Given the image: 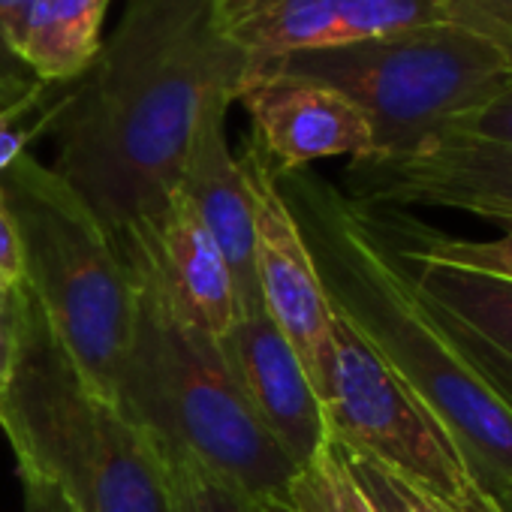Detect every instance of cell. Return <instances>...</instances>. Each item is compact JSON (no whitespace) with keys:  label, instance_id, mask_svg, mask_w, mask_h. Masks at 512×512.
<instances>
[{"label":"cell","instance_id":"23","mask_svg":"<svg viewBox=\"0 0 512 512\" xmlns=\"http://www.w3.org/2000/svg\"><path fill=\"white\" fill-rule=\"evenodd\" d=\"M446 133H464L473 139H485V142H497V145L512 148V76L482 109L461 118Z\"/></svg>","mask_w":512,"mask_h":512},{"label":"cell","instance_id":"13","mask_svg":"<svg viewBox=\"0 0 512 512\" xmlns=\"http://www.w3.org/2000/svg\"><path fill=\"white\" fill-rule=\"evenodd\" d=\"M217 341L253 416L296 470L305 467L332 434L323 401L296 347L269 317L266 305L238 311Z\"/></svg>","mask_w":512,"mask_h":512},{"label":"cell","instance_id":"3","mask_svg":"<svg viewBox=\"0 0 512 512\" xmlns=\"http://www.w3.org/2000/svg\"><path fill=\"white\" fill-rule=\"evenodd\" d=\"M7 317L16 359L0 428L19 470L55 485L76 512H169L160 446L85 383L28 287Z\"/></svg>","mask_w":512,"mask_h":512},{"label":"cell","instance_id":"19","mask_svg":"<svg viewBox=\"0 0 512 512\" xmlns=\"http://www.w3.org/2000/svg\"><path fill=\"white\" fill-rule=\"evenodd\" d=\"M163 467L169 512H266V503L253 500L247 491L190 455L163 452Z\"/></svg>","mask_w":512,"mask_h":512},{"label":"cell","instance_id":"30","mask_svg":"<svg viewBox=\"0 0 512 512\" xmlns=\"http://www.w3.org/2000/svg\"><path fill=\"white\" fill-rule=\"evenodd\" d=\"M266 512H293V509L284 506V503H278V500H272V503H266Z\"/></svg>","mask_w":512,"mask_h":512},{"label":"cell","instance_id":"28","mask_svg":"<svg viewBox=\"0 0 512 512\" xmlns=\"http://www.w3.org/2000/svg\"><path fill=\"white\" fill-rule=\"evenodd\" d=\"M13 359H16V344H13V329L7 308L0 302V401H4L10 380H13Z\"/></svg>","mask_w":512,"mask_h":512},{"label":"cell","instance_id":"29","mask_svg":"<svg viewBox=\"0 0 512 512\" xmlns=\"http://www.w3.org/2000/svg\"><path fill=\"white\" fill-rule=\"evenodd\" d=\"M494 497L500 500L503 512H512V488H506V491H494Z\"/></svg>","mask_w":512,"mask_h":512},{"label":"cell","instance_id":"18","mask_svg":"<svg viewBox=\"0 0 512 512\" xmlns=\"http://www.w3.org/2000/svg\"><path fill=\"white\" fill-rule=\"evenodd\" d=\"M278 503L293 512H374L332 437L305 467L293 473Z\"/></svg>","mask_w":512,"mask_h":512},{"label":"cell","instance_id":"10","mask_svg":"<svg viewBox=\"0 0 512 512\" xmlns=\"http://www.w3.org/2000/svg\"><path fill=\"white\" fill-rule=\"evenodd\" d=\"M238 163L253 199L256 284H260L263 305L302 356L317 389L332 353V305L278 181L250 145H244Z\"/></svg>","mask_w":512,"mask_h":512},{"label":"cell","instance_id":"21","mask_svg":"<svg viewBox=\"0 0 512 512\" xmlns=\"http://www.w3.org/2000/svg\"><path fill=\"white\" fill-rule=\"evenodd\" d=\"M338 449H341L353 479L359 482V488L371 500L374 512H437L434 497L428 491H422L419 485H413L410 479H404L401 473L389 470L386 464H380V461H374V458H368V455H362L344 443H338Z\"/></svg>","mask_w":512,"mask_h":512},{"label":"cell","instance_id":"31","mask_svg":"<svg viewBox=\"0 0 512 512\" xmlns=\"http://www.w3.org/2000/svg\"><path fill=\"white\" fill-rule=\"evenodd\" d=\"M500 217H509V214H500ZM500 217H497V220H500Z\"/></svg>","mask_w":512,"mask_h":512},{"label":"cell","instance_id":"6","mask_svg":"<svg viewBox=\"0 0 512 512\" xmlns=\"http://www.w3.org/2000/svg\"><path fill=\"white\" fill-rule=\"evenodd\" d=\"M269 67L317 79L356 103L371 124V157H404L431 145L512 76L497 49L446 22L296 52Z\"/></svg>","mask_w":512,"mask_h":512},{"label":"cell","instance_id":"9","mask_svg":"<svg viewBox=\"0 0 512 512\" xmlns=\"http://www.w3.org/2000/svg\"><path fill=\"white\" fill-rule=\"evenodd\" d=\"M235 100L250 115L247 145L272 175L308 169L326 157L362 160L374 154L371 124L341 91L284 73L278 67H250Z\"/></svg>","mask_w":512,"mask_h":512},{"label":"cell","instance_id":"25","mask_svg":"<svg viewBox=\"0 0 512 512\" xmlns=\"http://www.w3.org/2000/svg\"><path fill=\"white\" fill-rule=\"evenodd\" d=\"M25 260H22V241L16 232V223L10 217V211L0 202V302H7L25 290Z\"/></svg>","mask_w":512,"mask_h":512},{"label":"cell","instance_id":"15","mask_svg":"<svg viewBox=\"0 0 512 512\" xmlns=\"http://www.w3.org/2000/svg\"><path fill=\"white\" fill-rule=\"evenodd\" d=\"M404 266L458 344L512 404V284L437 263Z\"/></svg>","mask_w":512,"mask_h":512},{"label":"cell","instance_id":"27","mask_svg":"<svg viewBox=\"0 0 512 512\" xmlns=\"http://www.w3.org/2000/svg\"><path fill=\"white\" fill-rule=\"evenodd\" d=\"M437 512H503L500 500L494 497V491H488L485 485H479L476 479L467 485V491L455 500H440L434 497Z\"/></svg>","mask_w":512,"mask_h":512},{"label":"cell","instance_id":"14","mask_svg":"<svg viewBox=\"0 0 512 512\" xmlns=\"http://www.w3.org/2000/svg\"><path fill=\"white\" fill-rule=\"evenodd\" d=\"M229 97H211L199 115L181 184L220 253L226 256L235 281V314L260 308V284H256V229H253V199L238 157L226 142V109Z\"/></svg>","mask_w":512,"mask_h":512},{"label":"cell","instance_id":"5","mask_svg":"<svg viewBox=\"0 0 512 512\" xmlns=\"http://www.w3.org/2000/svg\"><path fill=\"white\" fill-rule=\"evenodd\" d=\"M25 260V284L55 338L100 395L115 401L136 317V284L88 202L25 154L0 178Z\"/></svg>","mask_w":512,"mask_h":512},{"label":"cell","instance_id":"4","mask_svg":"<svg viewBox=\"0 0 512 512\" xmlns=\"http://www.w3.org/2000/svg\"><path fill=\"white\" fill-rule=\"evenodd\" d=\"M115 404L163 452L196 458L260 503L281 500L296 473L253 416L220 341L172 317L142 287Z\"/></svg>","mask_w":512,"mask_h":512},{"label":"cell","instance_id":"8","mask_svg":"<svg viewBox=\"0 0 512 512\" xmlns=\"http://www.w3.org/2000/svg\"><path fill=\"white\" fill-rule=\"evenodd\" d=\"M347 193L377 208L431 205L497 220L512 214V148L443 133L404 157L350 160Z\"/></svg>","mask_w":512,"mask_h":512},{"label":"cell","instance_id":"2","mask_svg":"<svg viewBox=\"0 0 512 512\" xmlns=\"http://www.w3.org/2000/svg\"><path fill=\"white\" fill-rule=\"evenodd\" d=\"M341 317L446 425L488 491L512 488V404L419 293L365 202L311 169L272 175Z\"/></svg>","mask_w":512,"mask_h":512},{"label":"cell","instance_id":"26","mask_svg":"<svg viewBox=\"0 0 512 512\" xmlns=\"http://www.w3.org/2000/svg\"><path fill=\"white\" fill-rule=\"evenodd\" d=\"M19 476L25 485V512H76L67 503V497L55 485H49L46 479L25 473V470H19Z\"/></svg>","mask_w":512,"mask_h":512},{"label":"cell","instance_id":"17","mask_svg":"<svg viewBox=\"0 0 512 512\" xmlns=\"http://www.w3.org/2000/svg\"><path fill=\"white\" fill-rule=\"evenodd\" d=\"M368 211L386 244L398 253V260L452 266L461 272H476L512 284V214L494 220L503 223V232L497 238H461L425 226L422 220H413L398 208L368 205Z\"/></svg>","mask_w":512,"mask_h":512},{"label":"cell","instance_id":"22","mask_svg":"<svg viewBox=\"0 0 512 512\" xmlns=\"http://www.w3.org/2000/svg\"><path fill=\"white\" fill-rule=\"evenodd\" d=\"M437 13L440 22L497 49L512 67V0H437Z\"/></svg>","mask_w":512,"mask_h":512},{"label":"cell","instance_id":"12","mask_svg":"<svg viewBox=\"0 0 512 512\" xmlns=\"http://www.w3.org/2000/svg\"><path fill=\"white\" fill-rule=\"evenodd\" d=\"M217 16L250 67L440 22L437 0H217Z\"/></svg>","mask_w":512,"mask_h":512},{"label":"cell","instance_id":"7","mask_svg":"<svg viewBox=\"0 0 512 512\" xmlns=\"http://www.w3.org/2000/svg\"><path fill=\"white\" fill-rule=\"evenodd\" d=\"M317 395L338 443L386 464L431 497L455 500L473 482L470 461L446 425L341 317L332 326Z\"/></svg>","mask_w":512,"mask_h":512},{"label":"cell","instance_id":"16","mask_svg":"<svg viewBox=\"0 0 512 512\" xmlns=\"http://www.w3.org/2000/svg\"><path fill=\"white\" fill-rule=\"evenodd\" d=\"M112 0H22L10 22V49L43 85H73L103 49Z\"/></svg>","mask_w":512,"mask_h":512},{"label":"cell","instance_id":"24","mask_svg":"<svg viewBox=\"0 0 512 512\" xmlns=\"http://www.w3.org/2000/svg\"><path fill=\"white\" fill-rule=\"evenodd\" d=\"M19 4L22 0H0V106H10L13 100L25 97L37 85L34 76L19 64V58L10 49V22Z\"/></svg>","mask_w":512,"mask_h":512},{"label":"cell","instance_id":"1","mask_svg":"<svg viewBox=\"0 0 512 512\" xmlns=\"http://www.w3.org/2000/svg\"><path fill=\"white\" fill-rule=\"evenodd\" d=\"M250 58L226 37L217 0H130L55 121V172L115 247L151 226L181 184L211 97H229Z\"/></svg>","mask_w":512,"mask_h":512},{"label":"cell","instance_id":"20","mask_svg":"<svg viewBox=\"0 0 512 512\" xmlns=\"http://www.w3.org/2000/svg\"><path fill=\"white\" fill-rule=\"evenodd\" d=\"M73 85L37 82L25 97L13 100L10 106H0V178L28 154L34 139L55 127L73 94Z\"/></svg>","mask_w":512,"mask_h":512},{"label":"cell","instance_id":"11","mask_svg":"<svg viewBox=\"0 0 512 512\" xmlns=\"http://www.w3.org/2000/svg\"><path fill=\"white\" fill-rule=\"evenodd\" d=\"M133 284L148 290L181 323L223 338L235 320V281L217 241L181 190L163 214L118 244Z\"/></svg>","mask_w":512,"mask_h":512}]
</instances>
